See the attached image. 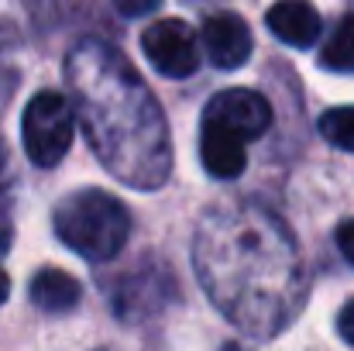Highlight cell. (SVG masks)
Wrapping results in <instances>:
<instances>
[{"label":"cell","instance_id":"cell-1","mask_svg":"<svg viewBox=\"0 0 354 351\" xmlns=\"http://www.w3.org/2000/svg\"><path fill=\"white\" fill-rule=\"evenodd\" d=\"M196 276L214 307L248 338H275L306 300V272L289 224L258 200H221L193 237Z\"/></svg>","mask_w":354,"mask_h":351},{"label":"cell","instance_id":"cell-2","mask_svg":"<svg viewBox=\"0 0 354 351\" xmlns=\"http://www.w3.org/2000/svg\"><path fill=\"white\" fill-rule=\"evenodd\" d=\"M66 80L100 165L134 190H162L172 172L169 124L134 62L104 38H83L66 55Z\"/></svg>","mask_w":354,"mask_h":351},{"label":"cell","instance_id":"cell-3","mask_svg":"<svg viewBox=\"0 0 354 351\" xmlns=\"http://www.w3.org/2000/svg\"><path fill=\"white\" fill-rule=\"evenodd\" d=\"M55 234L86 262H111L131 237V214L107 190H76L55 204Z\"/></svg>","mask_w":354,"mask_h":351},{"label":"cell","instance_id":"cell-4","mask_svg":"<svg viewBox=\"0 0 354 351\" xmlns=\"http://www.w3.org/2000/svg\"><path fill=\"white\" fill-rule=\"evenodd\" d=\"M73 131H76V107L62 93L41 90L28 100L24 117H21V138L35 165L41 169L59 165L73 145Z\"/></svg>","mask_w":354,"mask_h":351},{"label":"cell","instance_id":"cell-5","mask_svg":"<svg viewBox=\"0 0 354 351\" xmlns=\"http://www.w3.org/2000/svg\"><path fill=\"white\" fill-rule=\"evenodd\" d=\"M141 52L151 62V69L169 80H186L200 69V42L193 28L179 17L148 24L141 35Z\"/></svg>","mask_w":354,"mask_h":351},{"label":"cell","instance_id":"cell-6","mask_svg":"<svg viewBox=\"0 0 354 351\" xmlns=\"http://www.w3.org/2000/svg\"><path fill=\"white\" fill-rule=\"evenodd\" d=\"M200 42H203V52L207 59L217 66V69H237L251 59V28L248 21L234 14V10H221V14H210L200 28Z\"/></svg>","mask_w":354,"mask_h":351},{"label":"cell","instance_id":"cell-7","mask_svg":"<svg viewBox=\"0 0 354 351\" xmlns=\"http://www.w3.org/2000/svg\"><path fill=\"white\" fill-rule=\"evenodd\" d=\"M203 117H214V120L227 124L231 131H237V134L248 138V141L261 138V134L272 127V107H268V100H265L261 93L241 90V87L217 93V97L207 104Z\"/></svg>","mask_w":354,"mask_h":351},{"label":"cell","instance_id":"cell-8","mask_svg":"<svg viewBox=\"0 0 354 351\" xmlns=\"http://www.w3.org/2000/svg\"><path fill=\"white\" fill-rule=\"evenodd\" d=\"M200 159L214 179H237L248 165V138H241L227 124L203 117L200 127Z\"/></svg>","mask_w":354,"mask_h":351},{"label":"cell","instance_id":"cell-9","mask_svg":"<svg viewBox=\"0 0 354 351\" xmlns=\"http://www.w3.org/2000/svg\"><path fill=\"white\" fill-rule=\"evenodd\" d=\"M265 24L279 42H286L292 48H310L320 38V10L310 0H279V3H272L268 14H265Z\"/></svg>","mask_w":354,"mask_h":351},{"label":"cell","instance_id":"cell-10","mask_svg":"<svg viewBox=\"0 0 354 351\" xmlns=\"http://www.w3.org/2000/svg\"><path fill=\"white\" fill-rule=\"evenodd\" d=\"M28 293H31V303L38 310H45V314H69L80 303L83 286H80V279H73L62 269H41V272H35Z\"/></svg>","mask_w":354,"mask_h":351},{"label":"cell","instance_id":"cell-11","mask_svg":"<svg viewBox=\"0 0 354 351\" xmlns=\"http://www.w3.org/2000/svg\"><path fill=\"white\" fill-rule=\"evenodd\" d=\"M320 66L330 73H354V14L341 17L320 48Z\"/></svg>","mask_w":354,"mask_h":351},{"label":"cell","instance_id":"cell-12","mask_svg":"<svg viewBox=\"0 0 354 351\" xmlns=\"http://www.w3.org/2000/svg\"><path fill=\"white\" fill-rule=\"evenodd\" d=\"M317 127H320V134H324L327 145L354 155V104H348V107H330L327 114H320Z\"/></svg>","mask_w":354,"mask_h":351},{"label":"cell","instance_id":"cell-13","mask_svg":"<svg viewBox=\"0 0 354 351\" xmlns=\"http://www.w3.org/2000/svg\"><path fill=\"white\" fill-rule=\"evenodd\" d=\"M158 3L162 0H114V7H118L124 17H145V14L158 10Z\"/></svg>","mask_w":354,"mask_h":351},{"label":"cell","instance_id":"cell-14","mask_svg":"<svg viewBox=\"0 0 354 351\" xmlns=\"http://www.w3.org/2000/svg\"><path fill=\"white\" fill-rule=\"evenodd\" d=\"M337 248H341V255L348 258L354 265V221H344V224H337Z\"/></svg>","mask_w":354,"mask_h":351},{"label":"cell","instance_id":"cell-15","mask_svg":"<svg viewBox=\"0 0 354 351\" xmlns=\"http://www.w3.org/2000/svg\"><path fill=\"white\" fill-rule=\"evenodd\" d=\"M337 334H341L348 345H354V300H348L344 310L337 314Z\"/></svg>","mask_w":354,"mask_h":351},{"label":"cell","instance_id":"cell-16","mask_svg":"<svg viewBox=\"0 0 354 351\" xmlns=\"http://www.w3.org/2000/svg\"><path fill=\"white\" fill-rule=\"evenodd\" d=\"M7 296H10V279H7V272L0 269V307L7 303Z\"/></svg>","mask_w":354,"mask_h":351},{"label":"cell","instance_id":"cell-17","mask_svg":"<svg viewBox=\"0 0 354 351\" xmlns=\"http://www.w3.org/2000/svg\"><path fill=\"white\" fill-rule=\"evenodd\" d=\"M3 176H7V148L0 141V190H3Z\"/></svg>","mask_w":354,"mask_h":351}]
</instances>
